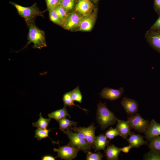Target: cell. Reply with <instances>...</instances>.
<instances>
[{"label": "cell", "instance_id": "277c9868", "mask_svg": "<svg viewBox=\"0 0 160 160\" xmlns=\"http://www.w3.org/2000/svg\"><path fill=\"white\" fill-rule=\"evenodd\" d=\"M63 132L67 135L70 140L68 145L76 147L85 153H87L90 151L92 147L82 133L79 132H73L69 128Z\"/></svg>", "mask_w": 160, "mask_h": 160}, {"label": "cell", "instance_id": "4dcf8cb0", "mask_svg": "<svg viewBox=\"0 0 160 160\" xmlns=\"http://www.w3.org/2000/svg\"><path fill=\"white\" fill-rule=\"evenodd\" d=\"M55 9L57 15L63 21L69 14L68 12L60 4Z\"/></svg>", "mask_w": 160, "mask_h": 160}, {"label": "cell", "instance_id": "603a6c76", "mask_svg": "<svg viewBox=\"0 0 160 160\" xmlns=\"http://www.w3.org/2000/svg\"><path fill=\"white\" fill-rule=\"evenodd\" d=\"M51 129H36L35 131L34 137L36 138L38 141L41 140L42 139L49 137L52 141L53 144L58 143L54 141L49 137L48 134L51 131Z\"/></svg>", "mask_w": 160, "mask_h": 160}, {"label": "cell", "instance_id": "5b68a950", "mask_svg": "<svg viewBox=\"0 0 160 160\" xmlns=\"http://www.w3.org/2000/svg\"><path fill=\"white\" fill-rule=\"evenodd\" d=\"M127 118L131 128L140 133L144 132L150 124L148 120L144 119L137 113Z\"/></svg>", "mask_w": 160, "mask_h": 160}, {"label": "cell", "instance_id": "52a82bcc", "mask_svg": "<svg viewBox=\"0 0 160 160\" xmlns=\"http://www.w3.org/2000/svg\"><path fill=\"white\" fill-rule=\"evenodd\" d=\"M83 16L76 11L69 14L64 20L62 27L68 31H76Z\"/></svg>", "mask_w": 160, "mask_h": 160}, {"label": "cell", "instance_id": "2e32d148", "mask_svg": "<svg viewBox=\"0 0 160 160\" xmlns=\"http://www.w3.org/2000/svg\"><path fill=\"white\" fill-rule=\"evenodd\" d=\"M116 128L119 131L121 136L123 138L126 139L128 135L131 134V127L128 121L118 119Z\"/></svg>", "mask_w": 160, "mask_h": 160}, {"label": "cell", "instance_id": "44dd1931", "mask_svg": "<svg viewBox=\"0 0 160 160\" xmlns=\"http://www.w3.org/2000/svg\"><path fill=\"white\" fill-rule=\"evenodd\" d=\"M58 122L59 129L63 132L72 126L76 127L77 123L76 122L69 120L65 118L61 119Z\"/></svg>", "mask_w": 160, "mask_h": 160}, {"label": "cell", "instance_id": "3957f363", "mask_svg": "<svg viewBox=\"0 0 160 160\" xmlns=\"http://www.w3.org/2000/svg\"><path fill=\"white\" fill-rule=\"evenodd\" d=\"M9 3L16 8L18 14L25 19L26 23L34 22L36 17H44L43 12L39 9L36 3L29 7H24L11 1Z\"/></svg>", "mask_w": 160, "mask_h": 160}, {"label": "cell", "instance_id": "f546056e", "mask_svg": "<svg viewBox=\"0 0 160 160\" xmlns=\"http://www.w3.org/2000/svg\"><path fill=\"white\" fill-rule=\"evenodd\" d=\"M87 153V160H101L103 157V155L100 151L93 153L89 151Z\"/></svg>", "mask_w": 160, "mask_h": 160}, {"label": "cell", "instance_id": "9a60e30c", "mask_svg": "<svg viewBox=\"0 0 160 160\" xmlns=\"http://www.w3.org/2000/svg\"><path fill=\"white\" fill-rule=\"evenodd\" d=\"M130 136L127 141L132 148H138L143 145H146L148 144V141L145 140L144 137L139 134H136L132 132Z\"/></svg>", "mask_w": 160, "mask_h": 160}, {"label": "cell", "instance_id": "4fadbf2b", "mask_svg": "<svg viewBox=\"0 0 160 160\" xmlns=\"http://www.w3.org/2000/svg\"><path fill=\"white\" fill-rule=\"evenodd\" d=\"M121 104L128 115L130 116L137 113L138 104L136 100L124 97L121 100Z\"/></svg>", "mask_w": 160, "mask_h": 160}, {"label": "cell", "instance_id": "e0dca14e", "mask_svg": "<svg viewBox=\"0 0 160 160\" xmlns=\"http://www.w3.org/2000/svg\"><path fill=\"white\" fill-rule=\"evenodd\" d=\"M105 151L107 160H118L119 156L121 151L120 148L112 144L108 145Z\"/></svg>", "mask_w": 160, "mask_h": 160}, {"label": "cell", "instance_id": "cb8c5ba5", "mask_svg": "<svg viewBox=\"0 0 160 160\" xmlns=\"http://www.w3.org/2000/svg\"><path fill=\"white\" fill-rule=\"evenodd\" d=\"M63 101L64 106H68L69 107L76 106L80 108L87 112V110L86 109H83L79 107V105H76L74 103V100L72 98L70 92H67L65 93L63 97Z\"/></svg>", "mask_w": 160, "mask_h": 160}, {"label": "cell", "instance_id": "7a4b0ae2", "mask_svg": "<svg viewBox=\"0 0 160 160\" xmlns=\"http://www.w3.org/2000/svg\"><path fill=\"white\" fill-rule=\"evenodd\" d=\"M29 28L28 36V42L24 48L31 43L33 44L34 48L41 49L47 47L45 35L44 31L37 27L34 22L27 23Z\"/></svg>", "mask_w": 160, "mask_h": 160}, {"label": "cell", "instance_id": "ac0fdd59", "mask_svg": "<svg viewBox=\"0 0 160 160\" xmlns=\"http://www.w3.org/2000/svg\"><path fill=\"white\" fill-rule=\"evenodd\" d=\"M107 139L103 134L96 137L95 143V152L100 150L105 151V148L109 145V142Z\"/></svg>", "mask_w": 160, "mask_h": 160}, {"label": "cell", "instance_id": "7c38bea8", "mask_svg": "<svg viewBox=\"0 0 160 160\" xmlns=\"http://www.w3.org/2000/svg\"><path fill=\"white\" fill-rule=\"evenodd\" d=\"M95 7L90 0H78L75 11L84 16L92 12Z\"/></svg>", "mask_w": 160, "mask_h": 160}, {"label": "cell", "instance_id": "484cf974", "mask_svg": "<svg viewBox=\"0 0 160 160\" xmlns=\"http://www.w3.org/2000/svg\"><path fill=\"white\" fill-rule=\"evenodd\" d=\"M49 17L50 20L55 24L62 27L63 20L57 15L55 9L49 11Z\"/></svg>", "mask_w": 160, "mask_h": 160}, {"label": "cell", "instance_id": "83f0119b", "mask_svg": "<svg viewBox=\"0 0 160 160\" xmlns=\"http://www.w3.org/2000/svg\"><path fill=\"white\" fill-rule=\"evenodd\" d=\"M71 97L74 100L81 103L82 102V96L79 89V86L69 92Z\"/></svg>", "mask_w": 160, "mask_h": 160}, {"label": "cell", "instance_id": "1f68e13d", "mask_svg": "<svg viewBox=\"0 0 160 160\" xmlns=\"http://www.w3.org/2000/svg\"><path fill=\"white\" fill-rule=\"evenodd\" d=\"M48 11L55 9L60 4V0H45Z\"/></svg>", "mask_w": 160, "mask_h": 160}, {"label": "cell", "instance_id": "30bf717a", "mask_svg": "<svg viewBox=\"0 0 160 160\" xmlns=\"http://www.w3.org/2000/svg\"><path fill=\"white\" fill-rule=\"evenodd\" d=\"M145 37L150 46L160 53V30H149L146 32Z\"/></svg>", "mask_w": 160, "mask_h": 160}, {"label": "cell", "instance_id": "8fae6325", "mask_svg": "<svg viewBox=\"0 0 160 160\" xmlns=\"http://www.w3.org/2000/svg\"><path fill=\"white\" fill-rule=\"evenodd\" d=\"M124 92V89L122 87L118 89L107 87L103 88L99 95L102 98L115 100L120 98Z\"/></svg>", "mask_w": 160, "mask_h": 160}, {"label": "cell", "instance_id": "7402d4cb", "mask_svg": "<svg viewBox=\"0 0 160 160\" xmlns=\"http://www.w3.org/2000/svg\"><path fill=\"white\" fill-rule=\"evenodd\" d=\"M39 118L38 120L35 123H32V126L39 129H47L51 118L45 119L42 116L41 113H40Z\"/></svg>", "mask_w": 160, "mask_h": 160}, {"label": "cell", "instance_id": "d590c367", "mask_svg": "<svg viewBox=\"0 0 160 160\" xmlns=\"http://www.w3.org/2000/svg\"><path fill=\"white\" fill-rule=\"evenodd\" d=\"M42 160H55V157L50 155H45L43 156L41 158Z\"/></svg>", "mask_w": 160, "mask_h": 160}, {"label": "cell", "instance_id": "d4e9b609", "mask_svg": "<svg viewBox=\"0 0 160 160\" xmlns=\"http://www.w3.org/2000/svg\"><path fill=\"white\" fill-rule=\"evenodd\" d=\"M148 146L150 149L154 150L160 153V136H158L151 139Z\"/></svg>", "mask_w": 160, "mask_h": 160}, {"label": "cell", "instance_id": "8d00e7d4", "mask_svg": "<svg viewBox=\"0 0 160 160\" xmlns=\"http://www.w3.org/2000/svg\"><path fill=\"white\" fill-rule=\"evenodd\" d=\"M93 3H96L99 0H90Z\"/></svg>", "mask_w": 160, "mask_h": 160}, {"label": "cell", "instance_id": "f1b7e54d", "mask_svg": "<svg viewBox=\"0 0 160 160\" xmlns=\"http://www.w3.org/2000/svg\"><path fill=\"white\" fill-rule=\"evenodd\" d=\"M105 135L110 140L113 139L116 136H121L118 130L116 128H113L112 127H110L106 131Z\"/></svg>", "mask_w": 160, "mask_h": 160}, {"label": "cell", "instance_id": "e575fe53", "mask_svg": "<svg viewBox=\"0 0 160 160\" xmlns=\"http://www.w3.org/2000/svg\"><path fill=\"white\" fill-rule=\"evenodd\" d=\"M132 148V147L130 145L128 146L124 147L122 148H120L121 151L124 153H128L129 150Z\"/></svg>", "mask_w": 160, "mask_h": 160}, {"label": "cell", "instance_id": "ba28073f", "mask_svg": "<svg viewBox=\"0 0 160 160\" xmlns=\"http://www.w3.org/2000/svg\"><path fill=\"white\" fill-rule=\"evenodd\" d=\"M54 151L57 153V157L66 160H71L75 158L79 151L78 148L68 145L54 148Z\"/></svg>", "mask_w": 160, "mask_h": 160}, {"label": "cell", "instance_id": "6da1fadb", "mask_svg": "<svg viewBox=\"0 0 160 160\" xmlns=\"http://www.w3.org/2000/svg\"><path fill=\"white\" fill-rule=\"evenodd\" d=\"M97 106V120L102 130L116 124L118 119L107 108L105 102L103 103L100 101Z\"/></svg>", "mask_w": 160, "mask_h": 160}, {"label": "cell", "instance_id": "5bb4252c", "mask_svg": "<svg viewBox=\"0 0 160 160\" xmlns=\"http://www.w3.org/2000/svg\"><path fill=\"white\" fill-rule=\"evenodd\" d=\"M144 133L148 141L153 137L160 135V124L153 119L150 122L149 127Z\"/></svg>", "mask_w": 160, "mask_h": 160}, {"label": "cell", "instance_id": "836d02e7", "mask_svg": "<svg viewBox=\"0 0 160 160\" xmlns=\"http://www.w3.org/2000/svg\"><path fill=\"white\" fill-rule=\"evenodd\" d=\"M154 8L159 15L160 14V0H154Z\"/></svg>", "mask_w": 160, "mask_h": 160}, {"label": "cell", "instance_id": "4316f807", "mask_svg": "<svg viewBox=\"0 0 160 160\" xmlns=\"http://www.w3.org/2000/svg\"><path fill=\"white\" fill-rule=\"evenodd\" d=\"M143 158L145 160H160V153L154 150L151 149L144 155Z\"/></svg>", "mask_w": 160, "mask_h": 160}, {"label": "cell", "instance_id": "ffe728a7", "mask_svg": "<svg viewBox=\"0 0 160 160\" xmlns=\"http://www.w3.org/2000/svg\"><path fill=\"white\" fill-rule=\"evenodd\" d=\"M77 1L78 0H60V4L69 14L75 11Z\"/></svg>", "mask_w": 160, "mask_h": 160}, {"label": "cell", "instance_id": "8992f818", "mask_svg": "<svg viewBox=\"0 0 160 160\" xmlns=\"http://www.w3.org/2000/svg\"><path fill=\"white\" fill-rule=\"evenodd\" d=\"M97 13V8L95 7L92 12L83 17L76 31H91L93 28L95 23Z\"/></svg>", "mask_w": 160, "mask_h": 160}, {"label": "cell", "instance_id": "9c48e42d", "mask_svg": "<svg viewBox=\"0 0 160 160\" xmlns=\"http://www.w3.org/2000/svg\"><path fill=\"white\" fill-rule=\"evenodd\" d=\"M96 127L94 126L92 123L87 127H74L70 128V129L75 132L82 133L92 148H95V143L96 137L95 135V131Z\"/></svg>", "mask_w": 160, "mask_h": 160}, {"label": "cell", "instance_id": "d6a6232c", "mask_svg": "<svg viewBox=\"0 0 160 160\" xmlns=\"http://www.w3.org/2000/svg\"><path fill=\"white\" fill-rule=\"evenodd\" d=\"M159 15L158 18L151 27L150 30L153 31L160 30V14Z\"/></svg>", "mask_w": 160, "mask_h": 160}, {"label": "cell", "instance_id": "d6986e66", "mask_svg": "<svg viewBox=\"0 0 160 160\" xmlns=\"http://www.w3.org/2000/svg\"><path fill=\"white\" fill-rule=\"evenodd\" d=\"M49 117L53 118L57 121H58L61 119L65 118L67 116L71 117L69 114L65 106L62 108L53 111L51 113L48 114Z\"/></svg>", "mask_w": 160, "mask_h": 160}]
</instances>
